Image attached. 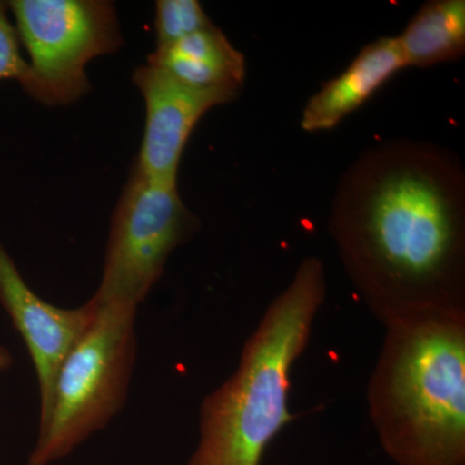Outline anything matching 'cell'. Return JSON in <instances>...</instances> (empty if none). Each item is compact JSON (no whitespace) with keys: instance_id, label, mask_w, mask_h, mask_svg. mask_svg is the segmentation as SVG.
Wrapping results in <instances>:
<instances>
[{"instance_id":"9c48e42d","label":"cell","mask_w":465,"mask_h":465,"mask_svg":"<svg viewBox=\"0 0 465 465\" xmlns=\"http://www.w3.org/2000/svg\"><path fill=\"white\" fill-rule=\"evenodd\" d=\"M405 67L396 36H382L365 45L341 75L324 84L305 104L302 130H332Z\"/></svg>"},{"instance_id":"5bb4252c","label":"cell","mask_w":465,"mask_h":465,"mask_svg":"<svg viewBox=\"0 0 465 465\" xmlns=\"http://www.w3.org/2000/svg\"><path fill=\"white\" fill-rule=\"evenodd\" d=\"M12 365H14V357H12L11 351L0 345V371L11 369Z\"/></svg>"},{"instance_id":"52a82bcc","label":"cell","mask_w":465,"mask_h":465,"mask_svg":"<svg viewBox=\"0 0 465 465\" xmlns=\"http://www.w3.org/2000/svg\"><path fill=\"white\" fill-rule=\"evenodd\" d=\"M133 82L145 103L142 148L134 167L152 182L177 185V171L186 143L208 110L237 99L234 88L191 87L162 67H136Z\"/></svg>"},{"instance_id":"6da1fadb","label":"cell","mask_w":465,"mask_h":465,"mask_svg":"<svg viewBox=\"0 0 465 465\" xmlns=\"http://www.w3.org/2000/svg\"><path fill=\"white\" fill-rule=\"evenodd\" d=\"M329 229L384 326L465 311V173L454 153L403 139L361 153L336 186Z\"/></svg>"},{"instance_id":"7c38bea8","label":"cell","mask_w":465,"mask_h":465,"mask_svg":"<svg viewBox=\"0 0 465 465\" xmlns=\"http://www.w3.org/2000/svg\"><path fill=\"white\" fill-rule=\"evenodd\" d=\"M213 26V21L197 0H158L155 3L157 47L173 45Z\"/></svg>"},{"instance_id":"8fae6325","label":"cell","mask_w":465,"mask_h":465,"mask_svg":"<svg viewBox=\"0 0 465 465\" xmlns=\"http://www.w3.org/2000/svg\"><path fill=\"white\" fill-rule=\"evenodd\" d=\"M397 42L406 66L430 67L465 54L464 0H430L416 12Z\"/></svg>"},{"instance_id":"3957f363","label":"cell","mask_w":465,"mask_h":465,"mask_svg":"<svg viewBox=\"0 0 465 465\" xmlns=\"http://www.w3.org/2000/svg\"><path fill=\"white\" fill-rule=\"evenodd\" d=\"M326 295L320 259L302 260L242 349L240 365L200 409V440L186 465H260L292 420L290 375L304 353Z\"/></svg>"},{"instance_id":"277c9868","label":"cell","mask_w":465,"mask_h":465,"mask_svg":"<svg viewBox=\"0 0 465 465\" xmlns=\"http://www.w3.org/2000/svg\"><path fill=\"white\" fill-rule=\"evenodd\" d=\"M99 314L61 363L50 411L39 425L26 465L67 457L121 411L136 362V307L112 305Z\"/></svg>"},{"instance_id":"ba28073f","label":"cell","mask_w":465,"mask_h":465,"mask_svg":"<svg viewBox=\"0 0 465 465\" xmlns=\"http://www.w3.org/2000/svg\"><path fill=\"white\" fill-rule=\"evenodd\" d=\"M0 305L25 341L35 367L41 393V425L50 411L52 391L61 363L90 329L100 309L91 299L82 307L73 309L48 304L30 289L2 243Z\"/></svg>"},{"instance_id":"30bf717a","label":"cell","mask_w":465,"mask_h":465,"mask_svg":"<svg viewBox=\"0 0 465 465\" xmlns=\"http://www.w3.org/2000/svg\"><path fill=\"white\" fill-rule=\"evenodd\" d=\"M146 63L162 67L174 79L201 90H242L246 58L213 25L164 47H157Z\"/></svg>"},{"instance_id":"4fadbf2b","label":"cell","mask_w":465,"mask_h":465,"mask_svg":"<svg viewBox=\"0 0 465 465\" xmlns=\"http://www.w3.org/2000/svg\"><path fill=\"white\" fill-rule=\"evenodd\" d=\"M9 16L7 2L0 0V82L16 81L21 85L29 73V64Z\"/></svg>"},{"instance_id":"7a4b0ae2","label":"cell","mask_w":465,"mask_h":465,"mask_svg":"<svg viewBox=\"0 0 465 465\" xmlns=\"http://www.w3.org/2000/svg\"><path fill=\"white\" fill-rule=\"evenodd\" d=\"M367 406L397 465H465V311L385 324Z\"/></svg>"},{"instance_id":"8992f818","label":"cell","mask_w":465,"mask_h":465,"mask_svg":"<svg viewBox=\"0 0 465 465\" xmlns=\"http://www.w3.org/2000/svg\"><path fill=\"white\" fill-rule=\"evenodd\" d=\"M177 185L152 182L133 168L112 216L99 289V308H139L163 274L171 253L200 229Z\"/></svg>"},{"instance_id":"5b68a950","label":"cell","mask_w":465,"mask_h":465,"mask_svg":"<svg viewBox=\"0 0 465 465\" xmlns=\"http://www.w3.org/2000/svg\"><path fill=\"white\" fill-rule=\"evenodd\" d=\"M29 73L21 88L43 105H70L91 90L85 66L124 45L108 0H9Z\"/></svg>"}]
</instances>
